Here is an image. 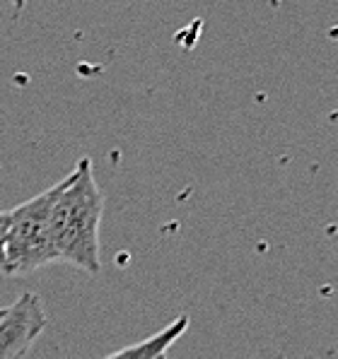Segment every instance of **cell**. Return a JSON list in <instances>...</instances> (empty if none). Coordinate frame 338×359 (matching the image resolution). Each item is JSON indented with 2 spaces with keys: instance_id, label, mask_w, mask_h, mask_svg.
<instances>
[{
  "instance_id": "5",
  "label": "cell",
  "mask_w": 338,
  "mask_h": 359,
  "mask_svg": "<svg viewBox=\"0 0 338 359\" xmlns=\"http://www.w3.org/2000/svg\"><path fill=\"white\" fill-rule=\"evenodd\" d=\"M8 210L0 212V273H3V263H5V234H8Z\"/></svg>"
},
{
  "instance_id": "4",
  "label": "cell",
  "mask_w": 338,
  "mask_h": 359,
  "mask_svg": "<svg viewBox=\"0 0 338 359\" xmlns=\"http://www.w3.org/2000/svg\"><path fill=\"white\" fill-rule=\"evenodd\" d=\"M188 325H191V318H188L186 313H181L179 318H174V321L169 325H164L162 330L152 333L150 338L121 347V350H116L102 359H167L171 347L184 338Z\"/></svg>"
},
{
  "instance_id": "1",
  "label": "cell",
  "mask_w": 338,
  "mask_h": 359,
  "mask_svg": "<svg viewBox=\"0 0 338 359\" xmlns=\"http://www.w3.org/2000/svg\"><path fill=\"white\" fill-rule=\"evenodd\" d=\"M104 193L94 181L90 159H80L60 181V191L51 208V244L58 261L97 275L102 270Z\"/></svg>"
},
{
  "instance_id": "2",
  "label": "cell",
  "mask_w": 338,
  "mask_h": 359,
  "mask_svg": "<svg viewBox=\"0 0 338 359\" xmlns=\"http://www.w3.org/2000/svg\"><path fill=\"white\" fill-rule=\"evenodd\" d=\"M60 191V181L39 196L8 210V234H5L3 275L20 278L44 265L58 263L51 244V208Z\"/></svg>"
},
{
  "instance_id": "3",
  "label": "cell",
  "mask_w": 338,
  "mask_h": 359,
  "mask_svg": "<svg viewBox=\"0 0 338 359\" xmlns=\"http://www.w3.org/2000/svg\"><path fill=\"white\" fill-rule=\"evenodd\" d=\"M46 328L44 304L34 292H25L0 309V359H22Z\"/></svg>"
}]
</instances>
